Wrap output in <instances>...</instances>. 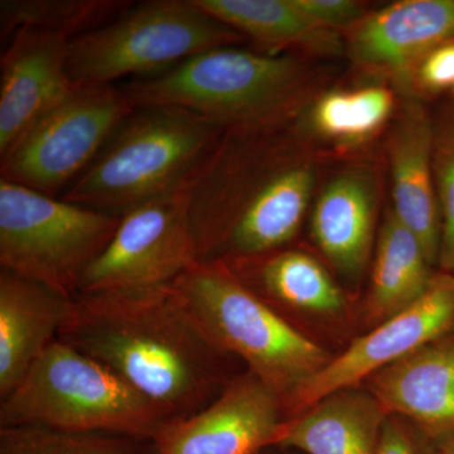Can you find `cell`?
Returning a JSON list of instances; mask_svg holds the SVG:
<instances>
[{"mask_svg": "<svg viewBox=\"0 0 454 454\" xmlns=\"http://www.w3.org/2000/svg\"><path fill=\"white\" fill-rule=\"evenodd\" d=\"M59 340L106 366L166 423L199 413L247 372L203 333L170 286L80 293Z\"/></svg>", "mask_w": 454, "mask_h": 454, "instance_id": "1", "label": "cell"}, {"mask_svg": "<svg viewBox=\"0 0 454 454\" xmlns=\"http://www.w3.org/2000/svg\"><path fill=\"white\" fill-rule=\"evenodd\" d=\"M223 131L225 128L182 107H136L62 199L121 216L186 187L207 162Z\"/></svg>", "mask_w": 454, "mask_h": 454, "instance_id": "2", "label": "cell"}, {"mask_svg": "<svg viewBox=\"0 0 454 454\" xmlns=\"http://www.w3.org/2000/svg\"><path fill=\"white\" fill-rule=\"evenodd\" d=\"M235 46L205 51L121 90L134 107H182L225 129L286 124L307 94L303 62Z\"/></svg>", "mask_w": 454, "mask_h": 454, "instance_id": "3", "label": "cell"}, {"mask_svg": "<svg viewBox=\"0 0 454 454\" xmlns=\"http://www.w3.org/2000/svg\"><path fill=\"white\" fill-rule=\"evenodd\" d=\"M169 286L212 342L277 394L286 414L295 394L334 357L221 262H200Z\"/></svg>", "mask_w": 454, "mask_h": 454, "instance_id": "4", "label": "cell"}, {"mask_svg": "<svg viewBox=\"0 0 454 454\" xmlns=\"http://www.w3.org/2000/svg\"><path fill=\"white\" fill-rule=\"evenodd\" d=\"M164 424L162 415L129 385L59 340L0 400V428L40 427L154 439Z\"/></svg>", "mask_w": 454, "mask_h": 454, "instance_id": "5", "label": "cell"}, {"mask_svg": "<svg viewBox=\"0 0 454 454\" xmlns=\"http://www.w3.org/2000/svg\"><path fill=\"white\" fill-rule=\"evenodd\" d=\"M243 40L195 0H152L130 5L107 25L70 41L68 71L77 85H113L122 77L163 73L205 51Z\"/></svg>", "mask_w": 454, "mask_h": 454, "instance_id": "6", "label": "cell"}, {"mask_svg": "<svg viewBox=\"0 0 454 454\" xmlns=\"http://www.w3.org/2000/svg\"><path fill=\"white\" fill-rule=\"evenodd\" d=\"M119 223V215L0 178V269L73 300Z\"/></svg>", "mask_w": 454, "mask_h": 454, "instance_id": "7", "label": "cell"}, {"mask_svg": "<svg viewBox=\"0 0 454 454\" xmlns=\"http://www.w3.org/2000/svg\"><path fill=\"white\" fill-rule=\"evenodd\" d=\"M136 107L113 85H77L0 158V177L44 195L67 188Z\"/></svg>", "mask_w": 454, "mask_h": 454, "instance_id": "8", "label": "cell"}, {"mask_svg": "<svg viewBox=\"0 0 454 454\" xmlns=\"http://www.w3.org/2000/svg\"><path fill=\"white\" fill-rule=\"evenodd\" d=\"M187 186L124 212L106 250L86 270L79 294L169 286L199 264Z\"/></svg>", "mask_w": 454, "mask_h": 454, "instance_id": "9", "label": "cell"}, {"mask_svg": "<svg viewBox=\"0 0 454 454\" xmlns=\"http://www.w3.org/2000/svg\"><path fill=\"white\" fill-rule=\"evenodd\" d=\"M454 333V274L435 271L428 289L411 307L357 337L293 397L288 418Z\"/></svg>", "mask_w": 454, "mask_h": 454, "instance_id": "10", "label": "cell"}, {"mask_svg": "<svg viewBox=\"0 0 454 454\" xmlns=\"http://www.w3.org/2000/svg\"><path fill=\"white\" fill-rule=\"evenodd\" d=\"M286 419L282 400L247 370L199 413L164 424L155 454H259L276 446Z\"/></svg>", "mask_w": 454, "mask_h": 454, "instance_id": "11", "label": "cell"}, {"mask_svg": "<svg viewBox=\"0 0 454 454\" xmlns=\"http://www.w3.org/2000/svg\"><path fill=\"white\" fill-rule=\"evenodd\" d=\"M68 46L67 38L29 28L8 38L0 65V158L76 88Z\"/></svg>", "mask_w": 454, "mask_h": 454, "instance_id": "12", "label": "cell"}, {"mask_svg": "<svg viewBox=\"0 0 454 454\" xmlns=\"http://www.w3.org/2000/svg\"><path fill=\"white\" fill-rule=\"evenodd\" d=\"M355 64L414 88L417 68L432 51L454 42V0H402L348 31Z\"/></svg>", "mask_w": 454, "mask_h": 454, "instance_id": "13", "label": "cell"}, {"mask_svg": "<svg viewBox=\"0 0 454 454\" xmlns=\"http://www.w3.org/2000/svg\"><path fill=\"white\" fill-rule=\"evenodd\" d=\"M315 169L295 158L292 145L259 192L238 212L208 262L254 258L291 247L315 190Z\"/></svg>", "mask_w": 454, "mask_h": 454, "instance_id": "14", "label": "cell"}, {"mask_svg": "<svg viewBox=\"0 0 454 454\" xmlns=\"http://www.w3.org/2000/svg\"><path fill=\"white\" fill-rule=\"evenodd\" d=\"M387 414L405 418L433 442L454 433V333L379 370L363 382Z\"/></svg>", "mask_w": 454, "mask_h": 454, "instance_id": "15", "label": "cell"}, {"mask_svg": "<svg viewBox=\"0 0 454 454\" xmlns=\"http://www.w3.org/2000/svg\"><path fill=\"white\" fill-rule=\"evenodd\" d=\"M247 288L300 327L303 319L340 321L348 315L345 292L315 256L284 247L254 258L221 262ZM301 328V327H300Z\"/></svg>", "mask_w": 454, "mask_h": 454, "instance_id": "16", "label": "cell"}, {"mask_svg": "<svg viewBox=\"0 0 454 454\" xmlns=\"http://www.w3.org/2000/svg\"><path fill=\"white\" fill-rule=\"evenodd\" d=\"M378 191L363 169H348L328 182L310 220L313 240L340 277L363 278L376 244Z\"/></svg>", "mask_w": 454, "mask_h": 454, "instance_id": "17", "label": "cell"}, {"mask_svg": "<svg viewBox=\"0 0 454 454\" xmlns=\"http://www.w3.org/2000/svg\"><path fill=\"white\" fill-rule=\"evenodd\" d=\"M434 127L420 104L406 106L389 139L394 214L438 265L442 220L433 170Z\"/></svg>", "mask_w": 454, "mask_h": 454, "instance_id": "18", "label": "cell"}, {"mask_svg": "<svg viewBox=\"0 0 454 454\" xmlns=\"http://www.w3.org/2000/svg\"><path fill=\"white\" fill-rule=\"evenodd\" d=\"M70 298L0 269V400L59 340Z\"/></svg>", "mask_w": 454, "mask_h": 454, "instance_id": "19", "label": "cell"}, {"mask_svg": "<svg viewBox=\"0 0 454 454\" xmlns=\"http://www.w3.org/2000/svg\"><path fill=\"white\" fill-rule=\"evenodd\" d=\"M387 415L363 385L346 387L288 418L276 446L301 454H380Z\"/></svg>", "mask_w": 454, "mask_h": 454, "instance_id": "20", "label": "cell"}, {"mask_svg": "<svg viewBox=\"0 0 454 454\" xmlns=\"http://www.w3.org/2000/svg\"><path fill=\"white\" fill-rule=\"evenodd\" d=\"M434 274L417 236L393 210L387 211L376 238L364 307V321L370 330L419 300Z\"/></svg>", "mask_w": 454, "mask_h": 454, "instance_id": "21", "label": "cell"}, {"mask_svg": "<svg viewBox=\"0 0 454 454\" xmlns=\"http://www.w3.org/2000/svg\"><path fill=\"white\" fill-rule=\"evenodd\" d=\"M215 20L252 38L265 52L300 50L334 55L345 47L339 33L313 25L293 0H195Z\"/></svg>", "mask_w": 454, "mask_h": 454, "instance_id": "22", "label": "cell"}, {"mask_svg": "<svg viewBox=\"0 0 454 454\" xmlns=\"http://www.w3.org/2000/svg\"><path fill=\"white\" fill-rule=\"evenodd\" d=\"M133 3L121 0H3L2 37L20 28L52 33L73 41L107 25Z\"/></svg>", "mask_w": 454, "mask_h": 454, "instance_id": "23", "label": "cell"}, {"mask_svg": "<svg viewBox=\"0 0 454 454\" xmlns=\"http://www.w3.org/2000/svg\"><path fill=\"white\" fill-rule=\"evenodd\" d=\"M393 92L384 86L333 91L319 98L312 113L316 130L340 142H360L379 130L394 112Z\"/></svg>", "mask_w": 454, "mask_h": 454, "instance_id": "24", "label": "cell"}, {"mask_svg": "<svg viewBox=\"0 0 454 454\" xmlns=\"http://www.w3.org/2000/svg\"><path fill=\"white\" fill-rule=\"evenodd\" d=\"M0 454H155L153 439L104 432L4 427Z\"/></svg>", "mask_w": 454, "mask_h": 454, "instance_id": "25", "label": "cell"}, {"mask_svg": "<svg viewBox=\"0 0 454 454\" xmlns=\"http://www.w3.org/2000/svg\"><path fill=\"white\" fill-rule=\"evenodd\" d=\"M433 170L442 220L438 268L454 274V110L434 127Z\"/></svg>", "mask_w": 454, "mask_h": 454, "instance_id": "26", "label": "cell"}, {"mask_svg": "<svg viewBox=\"0 0 454 454\" xmlns=\"http://www.w3.org/2000/svg\"><path fill=\"white\" fill-rule=\"evenodd\" d=\"M313 25L327 31L354 28L365 18V7L354 0H293Z\"/></svg>", "mask_w": 454, "mask_h": 454, "instance_id": "27", "label": "cell"}, {"mask_svg": "<svg viewBox=\"0 0 454 454\" xmlns=\"http://www.w3.org/2000/svg\"><path fill=\"white\" fill-rule=\"evenodd\" d=\"M380 454H437V448L413 423L389 414L382 432Z\"/></svg>", "mask_w": 454, "mask_h": 454, "instance_id": "28", "label": "cell"}, {"mask_svg": "<svg viewBox=\"0 0 454 454\" xmlns=\"http://www.w3.org/2000/svg\"><path fill=\"white\" fill-rule=\"evenodd\" d=\"M454 86V42L429 53L417 68L414 88L427 94H439Z\"/></svg>", "mask_w": 454, "mask_h": 454, "instance_id": "29", "label": "cell"}, {"mask_svg": "<svg viewBox=\"0 0 454 454\" xmlns=\"http://www.w3.org/2000/svg\"><path fill=\"white\" fill-rule=\"evenodd\" d=\"M437 454H454V433L434 442Z\"/></svg>", "mask_w": 454, "mask_h": 454, "instance_id": "30", "label": "cell"}, {"mask_svg": "<svg viewBox=\"0 0 454 454\" xmlns=\"http://www.w3.org/2000/svg\"><path fill=\"white\" fill-rule=\"evenodd\" d=\"M259 454H301L297 450H288V448L283 447H269L267 450H262Z\"/></svg>", "mask_w": 454, "mask_h": 454, "instance_id": "31", "label": "cell"}, {"mask_svg": "<svg viewBox=\"0 0 454 454\" xmlns=\"http://www.w3.org/2000/svg\"><path fill=\"white\" fill-rule=\"evenodd\" d=\"M453 91H454V86H453Z\"/></svg>", "mask_w": 454, "mask_h": 454, "instance_id": "32", "label": "cell"}]
</instances>
